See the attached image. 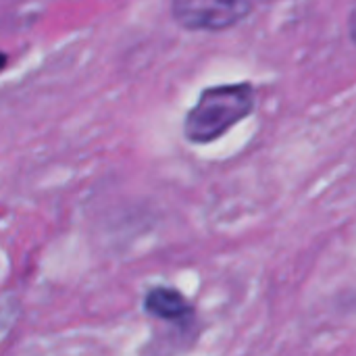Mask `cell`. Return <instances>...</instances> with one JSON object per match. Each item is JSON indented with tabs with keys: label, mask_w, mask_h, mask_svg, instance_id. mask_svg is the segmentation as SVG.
<instances>
[{
	"label": "cell",
	"mask_w": 356,
	"mask_h": 356,
	"mask_svg": "<svg viewBox=\"0 0 356 356\" xmlns=\"http://www.w3.org/2000/svg\"><path fill=\"white\" fill-rule=\"evenodd\" d=\"M254 86L250 81L211 86L184 117V136L190 144H211L254 113Z\"/></svg>",
	"instance_id": "1"
},
{
	"label": "cell",
	"mask_w": 356,
	"mask_h": 356,
	"mask_svg": "<svg viewBox=\"0 0 356 356\" xmlns=\"http://www.w3.org/2000/svg\"><path fill=\"white\" fill-rule=\"evenodd\" d=\"M348 29H350V38H353V42L356 44V6H355V10L350 13V19H348Z\"/></svg>",
	"instance_id": "4"
},
{
	"label": "cell",
	"mask_w": 356,
	"mask_h": 356,
	"mask_svg": "<svg viewBox=\"0 0 356 356\" xmlns=\"http://www.w3.org/2000/svg\"><path fill=\"white\" fill-rule=\"evenodd\" d=\"M142 307L146 315L175 325H190L196 315L194 305L179 290L169 286H152L144 294Z\"/></svg>",
	"instance_id": "3"
},
{
	"label": "cell",
	"mask_w": 356,
	"mask_h": 356,
	"mask_svg": "<svg viewBox=\"0 0 356 356\" xmlns=\"http://www.w3.org/2000/svg\"><path fill=\"white\" fill-rule=\"evenodd\" d=\"M250 0H171L175 23L188 31H223L248 17Z\"/></svg>",
	"instance_id": "2"
}]
</instances>
